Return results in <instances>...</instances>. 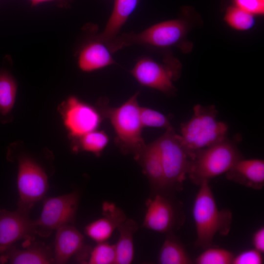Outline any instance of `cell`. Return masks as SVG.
Here are the masks:
<instances>
[{
  "instance_id": "4316f807",
  "label": "cell",
  "mask_w": 264,
  "mask_h": 264,
  "mask_svg": "<svg viewBox=\"0 0 264 264\" xmlns=\"http://www.w3.org/2000/svg\"><path fill=\"white\" fill-rule=\"evenodd\" d=\"M140 118L143 127L163 128L172 127L169 118L162 113L153 109L140 107Z\"/></svg>"
},
{
  "instance_id": "ffe728a7",
  "label": "cell",
  "mask_w": 264,
  "mask_h": 264,
  "mask_svg": "<svg viewBox=\"0 0 264 264\" xmlns=\"http://www.w3.org/2000/svg\"><path fill=\"white\" fill-rule=\"evenodd\" d=\"M137 228V223L131 219H126L117 227L119 238L115 245V264H130L132 262L134 256L133 237Z\"/></svg>"
},
{
  "instance_id": "ba28073f",
  "label": "cell",
  "mask_w": 264,
  "mask_h": 264,
  "mask_svg": "<svg viewBox=\"0 0 264 264\" xmlns=\"http://www.w3.org/2000/svg\"><path fill=\"white\" fill-rule=\"evenodd\" d=\"M18 208L30 212L33 205L46 194L48 183L43 169L28 156L18 158Z\"/></svg>"
},
{
  "instance_id": "277c9868",
  "label": "cell",
  "mask_w": 264,
  "mask_h": 264,
  "mask_svg": "<svg viewBox=\"0 0 264 264\" xmlns=\"http://www.w3.org/2000/svg\"><path fill=\"white\" fill-rule=\"evenodd\" d=\"M243 158L235 139L224 140L196 152L191 158L187 176L199 185L226 173L238 161Z\"/></svg>"
},
{
  "instance_id": "7402d4cb",
  "label": "cell",
  "mask_w": 264,
  "mask_h": 264,
  "mask_svg": "<svg viewBox=\"0 0 264 264\" xmlns=\"http://www.w3.org/2000/svg\"><path fill=\"white\" fill-rule=\"evenodd\" d=\"M158 263L161 264H190L193 262L185 247L174 235L167 236L160 250Z\"/></svg>"
},
{
  "instance_id": "ac0fdd59",
  "label": "cell",
  "mask_w": 264,
  "mask_h": 264,
  "mask_svg": "<svg viewBox=\"0 0 264 264\" xmlns=\"http://www.w3.org/2000/svg\"><path fill=\"white\" fill-rule=\"evenodd\" d=\"M134 158L140 163L144 174L157 193L167 189L161 159L154 141L146 144Z\"/></svg>"
},
{
  "instance_id": "9c48e42d",
  "label": "cell",
  "mask_w": 264,
  "mask_h": 264,
  "mask_svg": "<svg viewBox=\"0 0 264 264\" xmlns=\"http://www.w3.org/2000/svg\"><path fill=\"white\" fill-rule=\"evenodd\" d=\"M78 201L79 196L76 192L45 199L40 217L34 220L36 234L46 237L53 230L72 222Z\"/></svg>"
},
{
  "instance_id": "2e32d148",
  "label": "cell",
  "mask_w": 264,
  "mask_h": 264,
  "mask_svg": "<svg viewBox=\"0 0 264 264\" xmlns=\"http://www.w3.org/2000/svg\"><path fill=\"white\" fill-rule=\"evenodd\" d=\"M226 178L234 182L255 189L264 186V161L261 159L238 161L226 173Z\"/></svg>"
},
{
  "instance_id": "d4e9b609",
  "label": "cell",
  "mask_w": 264,
  "mask_h": 264,
  "mask_svg": "<svg viewBox=\"0 0 264 264\" xmlns=\"http://www.w3.org/2000/svg\"><path fill=\"white\" fill-rule=\"evenodd\" d=\"M195 259L197 264H232L234 255L223 248L208 247Z\"/></svg>"
},
{
  "instance_id": "603a6c76",
  "label": "cell",
  "mask_w": 264,
  "mask_h": 264,
  "mask_svg": "<svg viewBox=\"0 0 264 264\" xmlns=\"http://www.w3.org/2000/svg\"><path fill=\"white\" fill-rule=\"evenodd\" d=\"M76 150L90 152L100 155L109 142V137L103 131L97 130L88 132L76 138Z\"/></svg>"
},
{
  "instance_id": "7a4b0ae2",
  "label": "cell",
  "mask_w": 264,
  "mask_h": 264,
  "mask_svg": "<svg viewBox=\"0 0 264 264\" xmlns=\"http://www.w3.org/2000/svg\"><path fill=\"white\" fill-rule=\"evenodd\" d=\"M139 94V91L135 92L116 108L107 105L104 101L98 105L102 116L110 120L114 129L117 145L124 154H132L134 157L146 145L142 135L143 127L140 118Z\"/></svg>"
},
{
  "instance_id": "d6986e66",
  "label": "cell",
  "mask_w": 264,
  "mask_h": 264,
  "mask_svg": "<svg viewBox=\"0 0 264 264\" xmlns=\"http://www.w3.org/2000/svg\"><path fill=\"white\" fill-rule=\"evenodd\" d=\"M139 0H114L111 14L104 30L95 37L106 43L119 33L124 24L135 10Z\"/></svg>"
},
{
  "instance_id": "e0dca14e",
  "label": "cell",
  "mask_w": 264,
  "mask_h": 264,
  "mask_svg": "<svg viewBox=\"0 0 264 264\" xmlns=\"http://www.w3.org/2000/svg\"><path fill=\"white\" fill-rule=\"evenodd\" d=\"M84 239L74 226L67 224L57 229L53 252L54 263H66L83 249Z\"/></svg>"
},
{
  "instance_id": "52a82bcc",
  "label": "cell",
  "mask_w": 264,
  "mask_h": 264,
  "mask_svg": "<svg viewBox=\"0 0 264 264\" xmlns=\"http://www.w3.org/2000/svg\"><path fill=\"white\" fill-rule=\"evenodd\" d=\"M180 70L179 64L174 60H168L162 64L143 57L137 60L130 73L141 86L172 95L176 91L173 82L179 78Z\"/></svg>"
},
{
  "instance_id": "484cf974",
  "label": "cell",
  "mask_w": 264,
  "mask_h": 264,
  "mask_svg": "<svg viewBox=\"0 0 264 264\" xmlns=\"http://www.w3.org/2000/svg\"><path fill=\"white\" fill-rule=\"evenodd\" d=\"M115 245L106 242L98 243L90 252L88 263L89 264H112L115 263Z\"/></svg>"
},
{
  "instance_id": "f546056e",
  "label": "cell",
  "mask_w": 264,
  "mask_h": 264,
  "mask_svg": "<svg viewBox=\"0 0 264 264\" xmlns=\"http://www.w3.org/2000/svg\"><path fill=\"white\" fill-rule=\"evenodd\" d=\"M254 248L263 253L264 252V227L262 226L253 234L252 238Z\"/></svg>"
},
{
  "instance_id": "83f0119b",
  "label": "cell",
  "mask_w": 264,
  "mask_h": 264,
  "mask_svg": "<svg viewBox=\"0 0 264 264\" xmlns=\"http://www.w3.org/2000/svg\"><path fill=\"white\" fill-rule=\"evenodd\" d=\"M263 253L255 248L244 250L234 256L232 264H262Z\"/></svg>"
},
{
  "instance_id": "4fadbf2b",
  "label": "cell",
  "mask_w": 264,
  "mask_h": 264,
  "mask_svg": "<svg viewBox=\"0 0 264 264\" xmlns=\"http://www.w3.org/2000/svg\"><path fill=\"white\" fill-rule=\"evenodd\" d=\"M48 264L54 263L53 252L42 242H33L23 249L12 245L0 254V264Z\"/></svg>"
},
{
  "instance_id": "f1b7e54d",
  "label": "cell",
  "mask_w": 264,
  "mask_h": 264,
  "mask_svg": "<svg viewBox=\"0 0 264 264\" xmlns=\"http://www.w3.org/2000/svg\"><path fill=\"white\" fill-rule=\"evenodd\" d=\"M236 6L253 15L264 13V0H234Z\"/></svg>"
},
{
  "instance_id": "8992f818",
  "label": "cell",
  "mask_w": 264,
  "mask_h": 264,
  "mask_svg": "<svg viewBox=\"0 0 264 264\" xmlns=\"http://www.w3.org/2000/svg\"><path fill=\"white\" fill-rule=\"evenodd\" d=\"M161 159L167 189L180 190L189 173L191 159L173 127L154 140Z\"/></svg>"
},
{
  "instance_id": "9a60e30c",
  "label": "cell",
  "mask_w": 264,
  "mask_h": 264,
  "mask_svg": "<svg viewBox=\"0 0 264 264\" xmlns=\"http://www.w3.org/2000/svg\"><path fill=\"white\" fill-rule=\"evenodd\" d=\"M102 211L103 217L89 223L85 229L87 235L98 243L106 242L126 220L124 212L114 203L105 202Z\"/></svg>"
},
{
  "instance_id": "5b68a950",
  "label": "cell",
  "mask_w": 264,
  "mask_h": 264,
  "mask_svg": "<svg viewBox=\"0 0 264 264\" xmlns=\"http://www.w3.org/2000/svg\"><path fill=\"white\" fill-rule=\"evenodd\" d=\"M186 32L187 25L183 21L171 20L156 23L140 32L120 33L105 44L112 53L133 45L166 48L178 44Z\"/></svg>"
},
{
  "instance_id": "8fae6325",
  "label": "cell",
  "mask_w": 264,
  "mask_h": 264,
  "mask_svg": "<svg viewBox=\"0 0 264 264\" xmlns=\"http://www.w3.org/2000/svg\"><path fill=\"white\" fill-rule=\"evenodd\" d=\"M29 214L18 208L13 211L0 208V254L20 240L26 245L34 242L37 234Z\"/></svg>"
},
{
  "instance_id": "6da1fadb",
  "label": "cell",
  "mask_w": 264,
  "mask_h": 264,
  "mask_svg": "<svg viewBox=\"0 0 264 264\" xmlns=\"http://www.w3.org/2000/svg\"><path fill=\"white\" fill-rule=\"evenodd\" d=\"M209 182L198 185L192 209L197 233L195 244L203 249L212 246L216 234L227 235L232 220L230 211L219 209Z\"/></svg>"
},
{
  "instance_id": "4dcf8cb0",
  "label": "cell",
  "mask_w": 264,
  "mask_h": 264,
  "mask_svg": "<svg viewBox=\"0 0 264 264\" xmlns=\"http://www.w3.org/2000/svg\"><path fill=\"white\" fill-rule=\"evenodd\" d=\"M32 5L35 6L41 3L50 1H58L62 3V4L66 5L68 3V2L71 0H29Z\"/></svg>"
},
{
  "instance_id": "30bf717a",
  "label": "cell",
  "mask_w": 264,
  "mask_h": 264,
  "mask_svg": "<svg viewBox=\"0 0 264 264\" xmlns=\"http://www.w3.org/2000/svg\"><path fill=\"white\" fill-rule=\"evenodd\" d=\"M64 125L72 137L77 138L100 125L103 116L98 108L87 104L74 96L60 106Z\"/></svg>"
},
{
  "instance_id": "cb8c5ba5",
  "label": "cell",
  "mask_w": 264,
  "mask_h": 264,
  "mask_svg": "<svg viewBox=\"0 0 264 264\" xmlns=\"http://www.w3.org/2000/svg\"><path fill=\"white\" fill-rule=\"evenodd\" d=\"M254 16L236 6L228 9L224 19L227 23L234 29L246 31L254 25L255 21Z\"/></svg>"
},
{
  "instance_id": "3957f363",
  "label": "cell",
  "mask_w": 264,
  "mask_h": 264,
  "mask_svg": "<svg viewBox=\"0 0 264 264\" xmlns=\"http://www.w3.org/2000/svg\"><path fill=\"white\" fill-rule=\"evenodd\" d=\"M193 115L181 124V142L191 159L198 151L219 142L226 137L228 126L219 121L218 111L215 105L197 104Z\"/></svg>"
},
{
  "instance_id": "7c38bea8",
  "label": "cell",
  "mask_w": 264,
  "mask_h": 264,
  "mask_svg": "<svg viewBox=\"0 0 264 264\" xmlns=\"http://www.w3.org/2000/svg\"><path fill=\"white\" fill-rule=\"evenodd\" d=\"M146 204L143 226L159 233L171 231L178 217L177 210L173 203L160 193H157Z\"/></svg>"
},
{
  "instance_id": "44dd1931",
  "label": "cell",
  "mask_w": 264,
  "mask_h": 264,
  "mask_svg": "<svg viewBox=\"0 0 264 264\" xmlns=\"http://www.w3.org/2000/svg\"><path fill=\"white\" fill-rule=\"evenodd\" d=\"M17 91V84L12 75L0 69V121L9 122Z\"/></svg>"
},
{
  "instance_id": "5bb4252c",
  "label": "cell",
  "mask_w": 264,
  "mask_h": 264,
  "mask_svg": "<svg viewBox=\"0 0 264 264\" xmlns=\"http://www.w3.org/2000/svg\"><path fill=\"white\" fill-rule=\"evenodd\" d=\"M79 68L91 72L116 64L107 45L94 35L81 48L78 55Z\"/></svg>"
}]
</instances>
